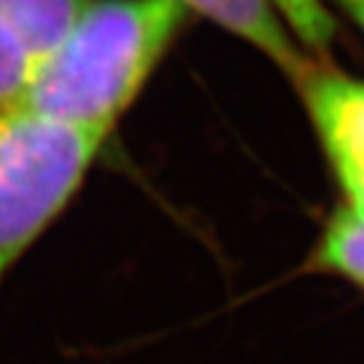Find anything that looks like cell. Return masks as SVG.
I'll return each instance as SVG.
<instances>
[{
  "label": "cell",
  "instance_id": "obj_5",
  "mask_svg": "<svg viewBox=\"0 0 364 364\" xmlns=\"http://www.w3.org/2000/svg\"><path fill=\"white\" fill-rule=\"evenodd\" d=\"M85 5L88 0H0V12L41 64L67 38Z\"/></svg>",
  "mask_w": 364,
  "mask_h": 364
},
{
  "label": "cell",
  "instance_id": "obj_1",
  "mask_svg": "<svg viewBox=\"0 0 364 364\" xmlns=\"http://www.w3.org/2000/svg\"><path fill=\"white\" fill-rule=\"evenodd\" d=\"M185 19L180 0H88L17 105L112 133Z\"/></svg>",
  "mask_w": 364,
  "mask_h": 364
},
{
  "label": "cell",
  "instance_id": "obj_6",
  "mask_svg": "<svg viewBox=\"0 0 364 364\" xmlns=\"http://www.w3.org/2000/svg\"><path fill=\"white\" fill-rule=\"evenodd\" d=\"M319 270L348 277L364 287V218L350 208H341L331 218L315 251Z\"/></svg>",
  "mask_w": 364,
  "mask_h": 364
},
{
  "label": "cell",
  "instance_id": "obj_8",
  "mask_svg": "<svg viewBox=\"0 0 364 364\" xmlns=\"http://www.w3.org/2000/svg\"><path fill=\"white\" fill-rule=\"evenodd\" d=\"M38 62L28 53L14 26L0 12V109L24 97Z\"/></svg>",
  "mask_w": 364,
  "mask_h": 364
},
{
  "label": "cell",
  "instance_id": "obj_4",
  "mask_svg": "<svg viewBox=\"0 0 364 364\" xmlns=\"http://www.w3.org/2000/svg\"><path fill=\"white\" fill-rule=\"evenodd\" d=\"M180 3L251 43L296 81L310 69V62L284 28L287 24L274 10L272 0H180Z\"/></svg>",
  "mask_w": 364,
  "mask_h": 364
},
{
  "label": "cell",
  "instance_id": "obj_3",
  "mask_svg": "<svg viewBox=\"0 0 364 364\" xmlns=\"http://www.w3.org/2000/svg\"><path fill=\"white\" fill-rule=\"evenodd\" d=\"M298 83L348 208L364 218V81L310 67Z\"/></svg>",
  "mask_w": 364,
  "mask_h": 364
},
{
  "label": "cell",
  "instance_id": "obj_7",
  "mask_svg": "<svg viewBox=\"0 0 364 364\" xmlns=\"http://www.w3.org/2000/svg\"><path fill=\"white\" fill-rule=\"evenodd\" d=\"M284 24L291 26L301 46L324 55L336 38V19L326 10L324 0H272Z\"/></svg>",
  "mask_w": 364,
  "mask_h": 364
},
{
  "label": "cell",
  "instance_id": "obj_9",
  "mask_svg": "<svg viewBox=\"0 0 364 364\" xmlns=\"http://www.w3.org/2000/svg\"><path fill=\"white\" fill-rule=\"evenodd\" d=\"M348 17L353 19V24L364 33V0H333Z\"/></svg>",
  "mask_w": 364,
  "mask_h": 364
},
{
  "label": "cell",
  "instance_id": "obj_2",
  "mask_svg": "<svg viewBox=\"0 0 364 364\" xmlns=\"http://www.w3.org/2000/svg\"><path fill=\"white\" fill-rule=\"evenodd\" d=\"M109 133L0 109V279L81 187Z\"/></svg>",
  "mask_w": 364,
  "mask_h": 364
}]
</instances>
